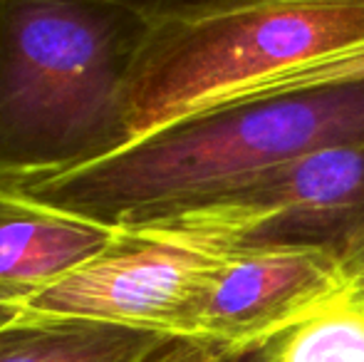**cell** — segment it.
Segmentation results:
<instances>
[{
	"label": "cell",
	"mask_w": 364,
	"mask_h": 362,
	"mask_svg": "<svg viewBox=\"0 0 364 362\" xmlns=\"http://www.w3.org/2000/svg\"><path fill=\"white\" fill-rule=\"evenodd\" d=\"M347 142H364V85L196 112L107 159L13 191L107 228L141 226Z\"/></svg>",
	"instance_id": "1"
},
{
	"label": "cell",
	"mask_w": 364,
	"mask_h": 362,
	"mask_svg": "<svg viewBox=\"0 0 364 362\" xmlns=\"http://www.w3.org/2000/svg\"><path fill=\"white\" fill-rule=\"evenodd\" d=\"M149 30L109 0H0V188L132 144L127 85Z\"/></svg>",
	"instance_id": "2"
},
{
	"label": "cell",
	"mask_w": 364,
	"mask_h": 362,
	"mask_svg": "<svg viewBox=\"0 0 364 362\" xmlns=\"http://www.w3.org/2000/svg\"><path fill=\"white\" fill-rule=\"evenodd\" d=\"M364 38V0H233L154 23L127 85L132 142Z\"/></svg>",
	"instance_id": "3"
},
{
	"label": "cell",
	"mask_w": 364,
	"mask_h": 362,
	"mask_svg": "<svg viewBox=\"0 0 364 362\" xmlns=\"http://www.w3.org/2000/svg\"><path fill=\"white\" fill-rule=\"evenodd\" d=\"M225 248L186 218L114 228L105 251L35 295L20 315L85 318L196 340L203 295Z\"/></svg>",
	"instance_id": "4"
},
{
	"label": "cell",
	"mask_w": 364,
	"mask_h": 362,
	"mask_svg": "<svg viewBox=\"0 0 364 362\" xmlns=\"http://www.w3.org/2000/svg\"><path fill=\"white\" fill-rule=\"evenodd\" d=\"M173 218L196 223L228 246L330 248L345 261L350 280L364 266V142L297 156Z\"/></svg>",
	"instance_id": "5"
},
{
	"label": "cell",
	"mask_w": 364,
	"mask_h": 362,
	"mask_svg": "<svg viewBox=\"0 0 364 362\" xmlns=\"http://www.w3.org/2000/svg\"><path fill=\"white\" fill-rule=\"evenodd\" d=\"M347 288L345 261L307 243L228 246L208 280L196 340L248 358Z\"/></svg>",
	"instance_id": "6"
},
{
	"label": "cell",
	"mask_w": 364,
	"mask_h": 362,
	"mask_svg": "<svg viewBox=\"0 0 364 362\" xmlns=\"http://www.w3.org/2000/svg\"><path fill=\"white\" fill-rule=\"evenodd\" d=\"M114 228L0 188V323L107 248Z\"/></svg>",
	"instance_id": "7"
},
{
	"label": "cell",
	"mask_w": 364,
	"mask_h": 362,
	"mask_svg": "<svg viewBox=\"0 0 364 362\" xmlns=\"http://www.w3.org/2000/svg\"><path fill=\"white\" fill-rule=\"evenodd\" d=\"M166 335L85 318L18 315L0 323V362H149Z\"/></svg>",
	"instance_id": "8"
},
{
	"label": "cell",
	"mask_w": 364,
	"mask_h": 362,
	"mask_svg": "<svg viewBox=\"0 0 364 362\" xmlns=\"http://www.w3.org/2000/svg\"><path fill=\"white\" fill-rule=\"evenodd\" d=\"M265 353L273 362H364V300L340 290Z\"/></svg>",
	"instance_id": "9"
},
{
	"label": "cell",
	"mask_w": 364,
	"mask_h": 362,
	"mask_svg": "<svg viewBox=\"0 0 364 362\" xmlns=\"http://www.w3.org/2000/svg\"><path fill=\"white\" fill-rule=\"evenodd\" d=\"M122 8L132 10V13L141 15L149 23H166V20L186 18V15H196L201 10L216 8L223 3H233V0H109Z\"/></svg>",
	"instance_id": "10"
},
{
	"label": "cell",
	"mask_w": 364,
	"mask_h": 362,
	"mask_svg": "<svg viewBox=\"0 0 364 362\" xmlns=\"http://www.w3.org/2000/svg\"><path fill=\"white\" fill-rule=\"evenodd\" d=\"M233 360L225 350L201 340H168L149 362H228Z\"/></svg>",
	"instance_id": "11"
},
{
	"label": "cell",
	"mask_w": 364,
	"mask_h": 362,
	"mask_svg": "<svg viewBox=\"0 0 364 362\" xmlns=\"http://www.w3.org/2000/svg\"><path fill=\"white\" fill-rule=\"evenodd\" d=\"M230 362H273L270 360V355L265 353H258V355H248V358H235V360H230Z\"/></svg>",
	"instance_id": "12"
},
{
	"label": "cell",
	"mask_w": 364,
	"mask_h": 362,
	"mask_svg": "<svg viewBox=\"0 0 364 362\" xmlns=\"http://www.w3.org/2000/svg\"><path fill=\"white\" fill-rule=\"evenodd\" d=\"M228 362H230V360H228Z\"/></svg>",
	"instance_id": "13"
}]
</instances>
